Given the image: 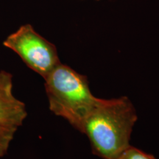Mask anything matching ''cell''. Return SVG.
Instances as JSON below:
<instances>
[{
	"label": "cell",
	"mask_w": 159,
	"mask_h": 159,
	"mask_svg": "<svg viewBox=\"0 0 159 159\" xmlns=\"http://www.w3.org/2000/svg\"><path fill=\"white\" fill-rule=\"evenodd\" d=\"M3 45L13 50L23 62L43 79L61 63L56 47L35 30L30 24L8 35Z\"/></svg>",
	"instance_id": "3957f363"
},
{
	"label": "cell",
	"mask_w": 159,
	"mask_h": 159,
	"mask_svg": "<svg viewBox=\"0 0 159 159\" xmlns=\"http://www.w3.org/2000/svg\"><path fill=\"white\" fill-rule=\"evenodd\" d=\"M136 109L127 97L98 99L83 122L81 133L91 143L93 152L103 159H117L130 147Z\"/></svg>",
	"instance_id": "6da1fadb"
},
{
	"label": "cell",
	"mask_w": 159,
	"mask_h": 159,
	"mask_svg": "<svg viewBox=\"0 0 159 159\" xmlns=\"http://www.w3.org/2000/svg\"><path fill=\"white\" fill-rule=\"evenodd\" d=\"M17 130L13 127L0 125V159L7 154Z\"/></svg>",
	"instance_id": "5b68a950"
},
{
	"label": "cell",
	"mask_w": 159,
	"mask_h": 159,
	"mask_svg": "<svg viewBox=\"0 0 159 159\" xmlns=\"http://www.w3.org/2000/svg\"><path fill=\"white\" fill-rule=\"evenodd\" d=\"M97 1H99V0H97Z\"/></svg>",
	"instance_id": "52a82bcc"
},
{
	"label": "cell",
	"mask_w": 159,
	"mask_h": 159,
	"mask_svg": "<svg viewBox=\"0 0 159 159\" xmlns=\"http://www.w3.org/2000/svg\"><path fill=\"white\" fill-rule=\"evenodd\" d=\"M44 80L49 110L80 132L99 99L91 93L87 77L61 63Z\"/></svg>",
	"instance_id": "7a4b0ae2"
},
{
	"label": "cell",
	"mask_w": 159,
	"mask_h": 159,
	"mask_svg": "<svg viewBox=\"0 0 159 159\" xmlns=\"http://www.w3.org/2000/svg\"><path fill=\"white\" fill-rule=\"evenodd\" d=\"M13 77L0 71V125L19 128L27 116L26 105L13 94Z\"/></svg>",
	"instance_id": "277c9868"
},
{
	"label": "cell",
	"mask_w": 159,
	"mask_h": 159,
	"mask_svg": "<svg viewBox=\"0 0 159 159\" xmlns=\"http://www.w3.org/2000/svg\"><path fill=\"white\" fill-rule=\"evenodd\" d=\"M117 159H156L152 155L146 153L138 148L130 146Z\"/></svg>",
	"instance_id": "8992f818"
}]
</instances>
